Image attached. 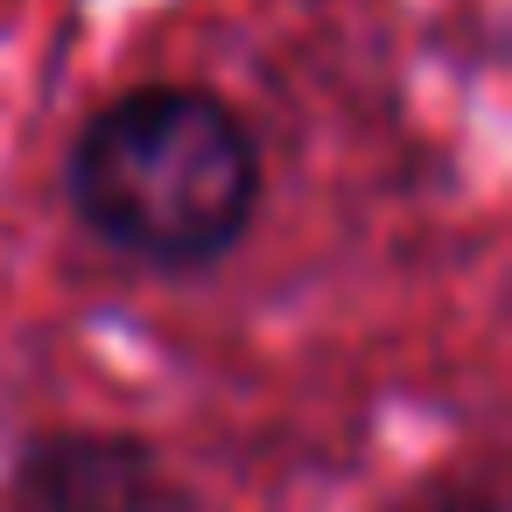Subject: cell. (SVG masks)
<instances>
[{
	"label": "cell",
	"instance_id": "1",
	"mask_svg": "<svg viewBox=\"0 0 512 512\" xmlns=\"http://www.w3.org/2000/svg\"><path fill=\"white\" fill-rule=\"evenodd\" d=\"M260 141L204 85H134L106 99L64 162L78 225L162 274L218 267L260 211Z\"/></svg>",
	"mask_w": 512,
	"mask_h": 512
},
{
	"label": "cell",
	"instance_id": "2",
	"mask_svg": "<svg viewBox=\"0 0 512 512\" xmlns=\"http://www.w3.org/2000/svg\"><path fill=\"white\" fill-rule=\"evenodd\" d=\"M15 512H176V491L134 435H43L15 463Z\"/></svg>",
	"mask_w": 512,
	"mask_h": 512
},
{
	"label": "cell",
	"instance_id": "3",
	"mask_svg": "<svg viewBox=\"0 0 512 512\" xmlns=\"http://www.w3.org/2000/svg\"><path fill=\"white\" fill-rule=\"evenodd\" d=\"M407 512H498V498H491V491H477V484H442V491L414 498Z\"/></svg>",
	"mask_w": 512,
	"mask_h": 512
}]
</instances>
